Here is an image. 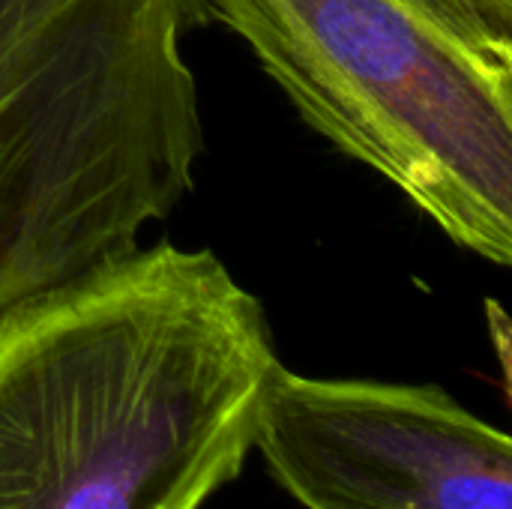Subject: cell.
<instances>
[{
	"mask_svg": "<svg viewBox=\"0 0 512 509\" xmlns=\"http://www.w3.org/2000/svg\"><path fill=\"white\" fill-rule=\"evenodd\" d=\"M279 366L210 249L156 243L0 315V509H201Z\"/></svg>",
	"mask_w": 512,
	"mask_h": 509,
	"instance_id": "6da1fadb",
	"label": "cell"
},
{
	"mask_svg": "<svg viewBox=\"0 0 512 509\" xmlns=\"http://www.w3.org/2000/svg\"><path fill=\"white\" fill-rule=\"evenodd\" d=\"M198 0H0V315L135 249L198 180Z\"/></svg>",
	"mask_w": 512,
	"mask_h": 509,
	"instance_id": "7a4b0ae2",
	"label": "cell"
},
{
	"mask_svg": "<svg viewBox=\"0 0 512 509\" xmlns=\"http://www.w3.org/2000/svg\"><path fill=\"white\" fill-rule=\"evenodd\" d=\"M300 120L450 243L512 264V48L444 0H198Z\"/></svg>",
	"mask_w": 512,
	"mask_h": 509,
	"instance_id": "3957f363",
	"label": "cell"
},
{
	"mask_svg": "<svg viewBox=\"0 0 512 509\" xmlns=\"http://www.w3.org/2000/svg\"><path fill=\"white\" fill-rule=\"evenodd\" d=\"M252 450L306 509H512V441L438 384L273 369Z\"/></svg>",
	"mask_w": 512,
	"mask_h": 509,
	"instance_id": "277c9868",
	"label": "cell"
},
{
	"mask_svg": "<svg viewBox=\"0 0 512 509\" xmlns=\"http://www.w3.org/2000/svg\"><path fill=\"white\" fill-rule=\"evenodd\" d=\"M492 42L512 48V0H444Z\"/></svg>",
	"mask_w": 512,
	"mask_h": 509,
	"instance_id": "5b68a950",
	"label": "cell"
}]
</instances>
